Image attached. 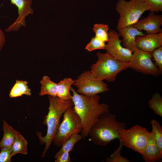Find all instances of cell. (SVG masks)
Returning a JSON list of instances; mask_svg holds the SVG:
<instances>
[{"mask_svg": "<svg viewBox=\"0 0 162 162\" xmlns=\"http://www.w3.org/2000/svg\"><path fill=\"white\" fill-rule=\"evenodd\" d=\"M70 91L73 94L74 108L82 123L80 135L85 139L88 136L92 126L99 117L109 112L110 106L107 104L100 103V97L98 94L88 96L78 93L72 87Z\"/></svg>", "mask_w": 162, "mask_h": 162, "instance_id": "6da1fadb", "label": "cell"}, {"mask_svg": "<svg viewBox=\"0 0 162 162\" xmlns=\"http://www.w3.org/2000/svg\"><path fill=\"white\" fill-rule=\"evenodd\" d=\"M49 101V111L44 118L43 123L47 126L45 135L42 136L40 133H37L40 143L45 147L41 155L44 158L50 146L60 123L62 115L68 107L73 106L72 100H63L57 96H48Z\"/></svg>", "mask_w": 162, "mask_h": 162, "instance_id": "7a4b0ae2", "label": "cell"}, {"mask_svg": "<svg viewBox=\"0 0 162 162\" xmlns=\"http://www.w3.org/2000/svg\"><path fill=\"white\" fill-rule=\"evenodd\" d=\"M116 116L109 112L99 117L88 132L89 139L94 143L105 146L116 139H119V132L125 129L126 124L118 122Z\"/></svg>", "mask_w": 162, "mask_h": 162, "instance_id": "3957f363", "label": "cell"}, {"mask_svg": "<svg viewBox=\"0 0 162 162\" xmlns=\"http://www.w3.org/2000/svg\"><path fill=\"white\" fill-rule=\"evenodd\" d=\"M98 60L92 66L90 70L97 78L109 82L115 81L117 75L121 71L130 68L129 62L120 61L106 52L96 54Z\"/></svg>", "mask_w": 162, "mask_h": 162, "instance_id": "277c9868", "label": "cell"}, {"mask_svg": "<svg viewBox=\"0 0 162 162\" xmlns=\"http://www.w3.org/2000/svg\"><path fill=\"white\" fill-rule=\"evenodd\" d=\"M116 9L120 15L116 28H122L136 23L146 11H151L143 0H118Z\"/></svg>", "mask_w": 162, "mask_h": 162, "instance_id": "5b68a950", "label": "cell"}, {"mask_svg": "<svg viewBox=\"0 0 162 162\" xmlns=\"http://www.w3.org/2000/svg\"><path fill=\"white\" fill-rule=\"evenodd\" d=\"M63 114V120L59 124L52 141L58 147H61L74 133H79L82 129L80 118L73 106L67 109Z\"/></svg>", "mask_w": 162, "mask_h": 162, "instance_id": "8992f818", "label": "cell"}, {"mask_svg": "<svg viewBox=\"0 0 162 162\" xmlns=\"http://www.w3.org/2000/svg\"><path fill=\"white\" fill-rule=\"evenodd\" d=\"M119 135V140L123 146L142 154L146 148L151 134L145 128L137 125L128 130H120Z\"/></svg>", "mask_w": 162, "mask_h": 162, "instance_id": "52a82bcc", "label": "cell"}, {"mask_svg": "<svg viewBox=\"0 0 162 162\" xmlns=\"http://www.w3.org/2000/svg\"><path fill=\"white\" fill-rule=\"evenodd\" d=\"M73 85L77 88V93L88 96L98 94L110 90L108 85L96 78L90 71L83 72L75 80Z\"/></svg>", "mask_w": 162, "mask_h": 162, "instance_id": "ba28073f", "label": "cell"}, {"mask_svg": "<svg viewBox=\"0 0 162 162\" xmlns=\"http://www.w3.org/2000/svg\"><path fill=\"white\" fill-rule=\"evenodd\" d=\"M152 52L137 48L133 52L129 62L130 68L144 74L160 76L161 71L152 60Z\"/></svg>", "mask_w": 162, "mask_h": 162, "instance_id": "9c48e42d", "label": "cell"}, {"mask_svg": "<svg viewBox=\"0 0 162 162\" xmlns=\"http://www.w3.org/2000/svg\"><path fill=\"white\" fill-rule=\"evenodd\" d=\"M109 38L106 50L116 59L124 62H129L132 55V52L121 44L122 40L119 38L117 32L112 29L109 32Z\"/></svg>", "mask_w": 162, "mask_h": 162, "instance_id": "30bf717a", "label": "cell"}, {"mask_svg": "<svg viewBox=\"0 0 162 162\" xmlns=\"http://www.w3.org/2000/svg\"><path fill=\"white\" fill-rule=\"evenodd\" d=\"M10 1L11 4L17 7L18 16L15 22L5 29L6 32L16 31L22 26H26V17L34 12L32 8V0H10Z\"/></svg>", "mask_w": 162, "mask_h": 162, "instance_id": "8fae6325", "label": "cell"}, {"mask_svg": "<svg viewBox=\"0 0 162 162\" xmlns=\"http://www.w3.org/2000/svg\"><path fill=\"white\" fill-rule=\"evenodd\" d=\"M162 15L150 12L146 17L138 20L132 26L138 30L145 31L147 34H155L162 32Z\"/></svg>", "mask_w": 162, "mask_h": 162, "instance_id": "7c38bea8", "label": "cell"}, {"mask_svg": "<svg viewBox=\"0 0 162 162\" xmlns=\"http://www.w3.org/2000/svg\"><path fill=\"white\" fill-rule=\"evenodd\" d=\"M137 48L144 51L152 52L162 46V32L155 34H147L136 38Z\"/></svg>", "mask_w": 162, "mask_h": 162, "instance_id": "4fadbf2b", "label": "cell"}, {"mask_svg": "<svg viewBox=\"0 0 162 162\" xmlns=\"http://www.w3.org/2000/svg\"><path fill=\"white\" fill-rule=\"evenodd\" d=\"M120 36L122 37L123 46L133 52L137 49L136 38L137 36H143L144 34L132 25L122 28H116Z\"/></svg>", "mask_w": 162, "mask_h": 162, "instance_id": "5bb4252c", "label": "cell"}, {"mask_svg": "<svg viewBox=\"0 0 162 162\" xmlns=\"http://www.w3.org/2000/svg\"><path fill=\"white\" fill-rule=\"evenodd\" d=\"M151 136L146 148L142 154L143 159L146 162H155L162 158V151L156 144L151 132Z\"/></svg>", "mask_w": 162, "mask_h": 162, "instance_id": "9a60e30c", "label": "cell"}, {"mask_svg": "<svg viewBox=\"0 0 162 162\" xmlns=\"http://www.w3.org/2000/svg\"><path fill=\"white\" fill-rule=\"evenodd\" d=\"M74 81L71 78H65L57 83V96L63 100H72L70 91Z\"/></svg>", "mask_w": 162, "mask_h": 162, "instance_id": "2e32d148", "label": "cell"}, {"mask_svg": "<svg viewBox=\"0 0 162 162\" xmlns=\"http://www.w3.org/2000/svg\"><path fill=\"white\" fill-rule=\"evenodd\" d=\"M3 136L0 142V148L4 147H11L19 132L4 120H3Z\"/></svg>", "mask_w": 162, "mask_h": 162, "instance_id": "e0dca14e", "label": "cell"}, {"mask_svg": "<svg viewBox=\"0 0 162 162\" xmlns=\"http://www.w3.org/2000/svg\"><path fill=\"white\" fill-rule=\"evenodd\" d=\"M28 83L26 81L16 80L10 90L9 96L12 98L22 96L23 95L31 96V90L27 85Z\"/></svg>", "mask_w": 162, "mask_h": 162, "instance_id": "ac0fdd59", "label": "cell"}, {"mask_svg": "<svg viewBox=\"0 0 162 162\" xmlns=\"http://www.w3.org/2000/svg\"><path fill=\"white\" fill-rule=\"evenodd\" d=\"M28 145L27 140L19 132L17 134L11 147V156H14L19 153L25 155L27 154L28 153Z\"/></svg>", "mask_w": 162, "mask_h": 162, "instance_id": "d6986e66", "label": "cell"}, {"mask_svg": "<svg viewBox=\"0 0 162 162\" xmlns=\"http://www.w3.org/2000/svg\"><path fill=\"white\" fill-rule=\"evenodd\" d=\"M40 82L41 85L39 93L40 96L47 95L57 96V83L52 81L49 77L47 76H44Z\"/></svg>", "mask_w": 162, "mask_h": 162, "instance_id": "ffe728a7", "label": "cell"}, {"mask_svg": "<svg viewBox=\"0 0 162 162\" xmlns=\"http://www.w3.org/2000/svg\"><path fill=\"white\" fill-rule=\"evenodd\" d=\"M79 133L75 132L63 144L60 150L57 152L54 156L55 159L64 152H70L74 148L75 144L82 138Z\"/></svg>", "mask_w": 162, "mask_h": 162, "instance_id": "44dd1931", "label": "cell"}, {"mask_svg": "<svg viewBox=\"0 0 162 162\" xmlns=\"http://www.w3.org/2000/svg\"><path fill=\"white\" fill-rule=\"evenodd\" d=\"M151 123L152 130L151 133L152 134L155 142L162 151V128L159 122L153 119L151 120Z\"/></svg>", "mask_w": 162, "mask_h": 162, "instance_id": "7402d4cb", "label": "cell"}, {"mask_svg": "<svg viewBox=\"0 0 162 162\" xmlns=\"http://www.w3.org/2000/svg\"><path fill=\"white\" fill-rule=\"evenodd\" d=\"M148 105L157 115L162 116V98L158 93L154 94L149 100Z\"/></svg>", "mask_w": 162, "mask_h": 162, "instance_id": "603a6c76", "label": "cell"}, {"mask_svg": "<svg viewBox=\"0 0 162 162\" xmlns=\"http://www.w3.org/2000/svg\"><path fill=\"white\" fill-rule=\"evenodd\" d=\"M108 30V26L103 24H95L93 28L95 36L105 42H107L109 40Z\"/></svg>", "mask_w": 162, "mask_h": 162, "instance_id": "cb8c5ba5", "label": "cell"}, {"mask_svg": "<svg viewBox=\"0 0 162 162\" xmlns=\"http://www.w3.org/2000/svg\"><path fill=\"white\" fill-rule=\"evenodd\" d=\"M105 42L100 40L96 37L92 38L90 41L86 46V49L89 52L98 50L106 49Z\"/></svg>", "mask_w": 162, "mask_h": 162, "instance_id": "d4e9b609", "label": "cell"}, {"mask_svg": "<svg viewBox=\"0 0 162 162\" xmlns=\"http://www.w3.org/2000/svg\"><path fill=\"white\" fill-rule=\"evenodd\" d=\"M123 145L120 141L119 146L115 151L109 157L107 158L106 161L107 162H129L127 158L122 157L120 154V152L122 150Z\"/></svg>", "mask_w": 162, "mask_h": 162, "instance_id": "484cf974", "label": "cell"}, {"mask_svg": "<svg viewBox=\"0 0 162 162\" xmlns=\"http://www.w3.org/2000/svg\"><path fill=\"white\" fill-rule=\"evenodd\" d=\"M151 10L150 12L162 11V0H143Z\"/></svg>", "mask_w": 162, "mask_h": 162, "instance_id": "4316f807", "label": "cell"}, {"mask_svg": "<svg viewBox=\"0 0 162 162\" xmlns=\"http://www.w3.org/2000/svg\"><path fill=\"white\" fill-rule=\"evenodd\" d=\"M152 56L155 61V64L162 71V46H160L152 52Z\"/></svg>", "mask_w": 162, "mask_h": 162, "instance_id": "83f0119b", "label": "cell"}, {"mask_svg": "<svg viewBox=\"0 0 162 162\" xmlns=\"http://www.w3.org/2000/svg\"><path fill=\"white\" fill-rule=\"evenodd\" d=\"M11 147H4L1 148L0 162H10L11 161L12 156Z\"/></svg>", "mask_w": 162, "mask_h": 162, "instance_id": "f1b7e54d", "label": "cell"}, {"mask_svg": "<svg viewBox=\"0 0 162 162\" xmlns=\"http://www.w3.org/2000/svg\"><path fill=\"white\" fill-rule=\"evenodd\" d=\"M55 162H70L71 158L69 152H64L60 154L57 158L55 159Z\"/></svg>", "mask_w": 162, "mask_h": 162, "instance_id": "f546056e", "label": "cell"}, {"mask_svg": "<svg viewBox=\"0 0 162 162\" xmlns=\"http://www.w3.org/2000/svg\"><path fill=\"white\" fill-rule=\"evenodd\" d=\"M5 38L4 32L0 28V52L5 44L6 40Z\"/></svg>", "mask_w": 162, "mask_h": 162, "instance_id": "4dcf8cb0", "label": "cell"}]
</instances>
